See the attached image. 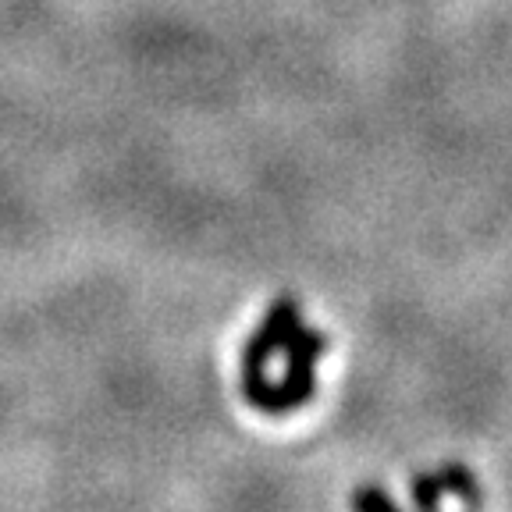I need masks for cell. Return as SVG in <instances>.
<instances>
[{
	"label": "cell",
	"instance_id": "obj_1",
	"mask_svg": "<svg viewBox=\"0 0 512 512\" xmlns=\"http://www.w3.org/2000/svg\"><path fill=\"white\" fill-rule=\"evenodd\" d=\"M328 352V335L317 328H296L285 345L288 370L281 381H267V377H256V381L242 384V395H246L249 406H256L260 413H292V409L306 406V402L317 395V360Z\"/></svg>",
	"mask_w": 512,
	"mask_h": 512
},
{
	"label": "cell",
	"instance_id": "obj_2",
	"mask_svg": "<svg viewBox=\"0 0 512 512\" xmlns=\"http://www.w3.org/2000/svg\"><path fill=\"white\" fill-rule=\"evenodd\" d=\"M299 328V303L296 299H278L267 313V320L260 324V331H253V338L246 342V352H242V384L264 377L271 356L285 352L292 331Z\"/></svg>",
	"mask_w": 512,
	"mask_h": 512
},
{
	"label": "cell",
	"instance_id": "obj_3",
	"mask_svg": "<svg viewBox=\"0 0 512 512\" xmlns=\"http://www.w3.org/2000/svg\"><path fill=\"white\" fill-rule=\"evenodd\" d=\"M438 480H441V488H445V491H452V495H456L463 505H477V502H480L477 480H473V473L466 470V466H459V463H448L445 470L438 473Z\"/></svg>",
	"mask_w": 512,
	"mask_h": 512
},
{
	"label": "cell",
	"instance_id": "obj_4",
	"mask_svg": "<svg viewBox=\"0 0 512 512\" xmlns=\"http://www.w3.org/2000/svg\"><path fill=\"white\" fill-rule=\"evenodd\" d=\"M441 480L438 473H420V477L413 480V505H420V509H438L441 505Z\"/></svg>",
	"mask_w": 512,
	"mask_h": 512
},
{
	"label": "cell",
	"instance_id": "obj_5",
	"mask_svg": "<svg viewBox=\"0 0 512 512\" xmlns=\"http://www.w3.org/2000/svg\"><path fill=\"white\" fill-rule=\"evenodd\" d=\"M352 505L356 509H370V505H381V509H395V498L392 495H384V491L377 488H363L352 495Z\"/></svg>",
	"mask_w": 512,
	"mask_h": 512
}]
</instances>
